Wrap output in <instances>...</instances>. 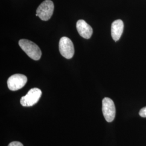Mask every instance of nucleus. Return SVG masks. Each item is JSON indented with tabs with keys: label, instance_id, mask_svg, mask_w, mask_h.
Instances as JSON below:
<instances>
[{
	"label": "nucleus",
	"instance_id": "1",
	"mask_svg": "<svg viewBox=\"0 0 146 146\" xmlns=\"http://www.w3.org/2000/svg\"><path fill=\"white\" fill-rule=\"evenodd\" d=\"M19 44L29 58L36 61L40 59L42 52L40 48L35 43L26 39H22L19 41Z\"/></svg>",
	"mask_w": 146,
	"mask_h": 146
},
{
	"label": "nucleus",
	"instance_id": "3",
	"mask_svg": "<svg viewBox=\"0 0 146 146\" xmlns=\"http://www.w3.org/2000/svg\"><path fill=\"white\" fill-rule=\"evenodd\" d=\"M41 95L42 92L40 89H31L25 96L21 98L20 103L23 107H31L37 103Z\"/></svg>",
	"mask_w": 146,
	"mask_h": 146
},
{
	"label": "nucleus",
	"instance_id": "2",
	"mask_svg": "<svg viewBox=\"0 0 146 146\" xmlns=\"http://www.w3.org/2000/svg\"><path fill=\"white\" fill-rule=\"evenodd\" d=\"M54 10V5L51 0H45L38 6L36 10V14L43 21L49 20Z\"/></svg>",
	"mask_w": 146,
	"mask_h": 146
},
{
	"label": "nucleus",
	"instance_id": "5",
	"mask_svg": "<svg viewBox=\"0 0 146 146\" xmlns=\"http://www.w3.org/2000/svg\"><path fill=\"white\" fill-rule=\"evenodd\" d=\"M102 112L107 122H111L114 120L116 114L115 104L109 98H104L102 100Z\"/></svg>",
	"mask_w": 146,
	"mask_h": 146
},
{
	"label": "nucleus",
	"instance_id": "10",
	"mask_svg": "<svg viewBox=\"0 0 146 146\" xmlns=\"http://www.w3.org/2000/svg\"><path fill=\"white\" fill-rule=\"evenodd\" d=\"M8 146H23V144L19 141H13L11 142Z\"/></svg>",
	"mask_w": 146,
	"mask_h": 146
},
{
	"label": "nucleus",
	"instance_id": "6",
	"mask_svg": "<svg viewBox=\"0 0 146 146\" xmlns=\"http://www.w3.org/2000/svg\"><path fill=\"white\" fill-rule=\"evenodd\" d=\"M27 82V78L25 75L16 74L11 75L7 81L8 87L11 90L16 91L22 88Z\"/></svg>",
	"mask_w": 146,
	"mask_h": 146
},
{
	"label": "nucleus",
	"instance_id": "8",
	"mask_svg": "<svg viewBox=\"0 0 146 146\" xmlns=\"http://www.w3.org/2000/svg\"><path fill=\"white\" fill-rule=\"evenodd\" d=\"M124 29V24L121 20H117L114 21L111 27V34L113 39L118 41L121 36Z\"/></svg>",
	"mask_w": 146,
	"mask_h": 146
},
{
	"label": "nucleus",
	"instance_id": "4",
	"mask_svg": "<svg viewBox=\"0 0 146 146\" xmlns=\"http://www.w3.org/2000/svg\"><path fill=\"white\" fill-rule=\"evenodd\" d=\"M59 50L64 58L70 59L74 54V47L72 40L67 37H62L59 42Z\"/></svg>",
	"mask_w": 146,
	"mask_h": 146
},
{
	"label": "nucleus",
	"instance_id": "7",
	"mask_svg": "<svg viewBox=\"0 0 146 146\" xmlns=\"http://www.w3.org/2000/svg\"><path fill=\"white\" fill-rule=\"evenodd\" d=\"M76 28L80 35L86 39L90 38L93 34V29L83 20H79L76 23Z\"/></svg>",
	"mask_w": 146,
	"mask_h": 146
},
{
	"label": "nucleus",
	"instance_id": "9",
	"mask_svg": "<svg viewBox=\"0 0 146 146\" xmlns=\"http://www.w3.org/2000/svg\"><path fill=\"white\" fill-rule=\"evenodd\" d=\"M139 115L142 117H146V107L142 108L140 110Z\"/></svg>",
	"mask_w": 146,
	"mask_h": 146
}]
</instances>
